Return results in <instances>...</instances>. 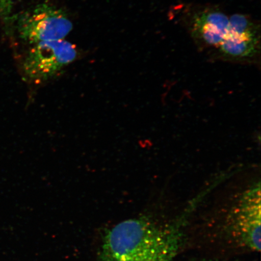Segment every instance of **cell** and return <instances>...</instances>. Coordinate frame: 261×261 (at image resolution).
Here are the masks:
<instances>
[{
	"label": "cell",
	"instance_id": "obj_1",
	"mask_svg": "<svg viewBox=\"0 0 261 261\" xmlns=\"http://www.w3.org/2000/svg\"><path fill=\"white\" fill-rule=\"evenodd\" d=\"M200 198L174 220L142 217L120 222L104 236L99 261H172L184 246L189 218Z\"/></svg>",
	"mask_w": 261,
	"mask_h": 261
},
{
	"label": "cell",
	"instance_id": "obj_2",
	"mask_svg": "<svg viewBox=\"0 0 261 261\" xmlns=\"http://www.w3.org/2000/svg\"><path fill=\"white\" fill-rule=\"evenodd\" d=\"M224 233L237 247L260 250V185L254 182L237 198L226 217Z\"/></svg>",
	"mask_w": 261,
	"mask_h": 261
},
{
	"label": "cell",
	"instance_id": "obj_3",
	"mask_svg": "<svg viewBox=\"0 0 261 261\" xmlns=\"http://www.w3.org/2000/svg\"><path fill=\"white\" fill-rule=\"evenodd\" d=\"M212 51L213 58L228 63H259L260 25L250 16L231 15L229 27L221 43Z\"/></svg>",
	"mask_w": 261,
	"mask_h": 261
},
{
	"label": "cell",
	"instance_id": "obj_4",
	"mask_svg": "<svg viewBox=\"0 0 261 261\" xmlns=\"http://www.w3.org/2000/svg\"><path fill=\"white\" fill-rule=\"evenodd\" d=\"M76 47L64 40L34 44L22 64L26 81L35 85L47 83L76 60Z\"/></svg>",
	"mask_w": 261,
	"mask_h": 261
},
{
	"label": "cell",
	"instance_id": "obj_5",
	"mask_svg": "<svg viewBox=\"0 0 261 261\" xmlns=\"http://www.w3.org/2000/svg\"><path fill=\"white\" fill-rule=\"evenodd\" d=\"M16 28L22 40L36 44L64 40L72 31L73 24L61 10L42 4L19 15Z\"/></svg>",
	"mask_w": 261,
	"mask_h": 261
},
{
	"label": "cell",
	"instance_id": "obj_6",
	"mask_svg": "<svg viewBox=\"0 0 261 261\" xmlns=\"http://www.w3.org/2000/svg\"><path fill=\"white\" fill-rule=\"evenodd\" d=\"M229 18L217 6H203L189 10L184 21L198 48L213 51L226 37Z\"/></svg>",
	"mask_w": 261,
	"mask_h": 261
},
{
	"label": "cell",
	"instance_id": "obj_7",
	"mask_svg": "<svg viewBox=\"0 0 261 261\" xmlns=\"http://www.w3.org/2000/svg\"><path fill=\"white\" fill-rule=\"evenodd\" d=\"M13 0H0V15L6 22L11 20Z\"/></svg>",
	"mask_w": 261,
	"mask_h": 261
},
{
	"label": "cell",
	"instance_id": "obj_8",
	"mask_svg": "<svg viewBox=\"0 0 261 261\" xmlns=\"http://www.w3.org/2000/svg\"><path fill=\"white\" fill-rule=\"evenodd\" d=\"M196 261H227V260H220V259H201Z\"/></svg>",
	"mask_w": 261,
	"mask_h": 261
}]
</instances>
